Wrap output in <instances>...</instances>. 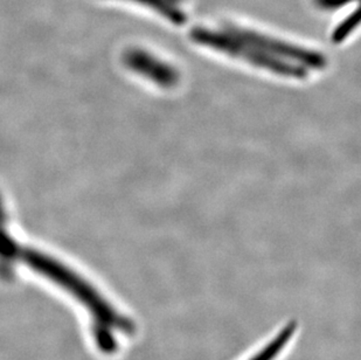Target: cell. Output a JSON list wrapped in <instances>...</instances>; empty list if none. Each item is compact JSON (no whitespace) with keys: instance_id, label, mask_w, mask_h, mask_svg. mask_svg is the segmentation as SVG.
I'll use <instances>...</instances> for the list:
<instances>
[{"instance_id":"cell-1","label":"cell","mask_w":361,"mask_h":360,"mask_svg":"<svg viewBox=\"0 0 361 360\" xmlns=\"http://www.w3.org/2000/svg\"><path fill=\"white\" fill-rule=\"evenodd\" d=\"M18 262L65 289L85 306L92 317L94 342L102 354H113L118 350L117 333L131 336L136 331L133 320L117 311L92 283L51 255L23 246L16 240L8 253V263L14 269Z\"/></svg>"},{"instance_id":"cell-2","label":"cell","mask_w":361,"mask_h":360,"mask_svg":"<svg viewBox=\"0 0 361 360\" xmlns=\"http://www.w3.org/2000/svg\"><path fill=\"white\" fill-rule=\"evenodd\" d=\"M190 37L195 44L221 52L224 54L240 59L242 61L275 74L295 78L307 76V69L302 66L293 65L275 58L273 55L240 40L239 37L231 35L221 26L219 28H195L192 30Z\"/></svg>"},{"instance_id":"cell-3","label":"cell","mask_w":361,"mask_h":360,"mask_svg":"<svg viewBox=\"0 0 361 360\" xmlns=\"http://www.w3.org/2000/svg\"><path fill=\"white\" fill-rule=\"evenodd\" d=\"M221 28L234 37H239L240 40L245 41L247 44H252L254 47L259 48L261 51L266 52L281 60H293L298 62L302 67L305 66L310 68H323L326 65V59L318 52L300 47L288 41L255 31L252 28H245L241 25L226 23Z\"/></svg>"},{"instance_id":"cell-4","label":"cell","mask_w":361,"mask_h":360,"mask_svg":"<svg viewBox=\"0 0 361 360\" xmlns=\"http://www.w3.org/2000/svg\"><path fill=\"white\" fill-rule=\"evenodd\" d=\"M123 61L130 71L142 75L163 88H172L180 78V75L177 69L173 68V66L169 65L167 62L140 48L126 52Z\"/></svg>"},{"instance_id":"cell-5","label":"cell","mask_w":361,"mask_h":360,"mask_svg":"<svg viewBox=\"0 0 361 360\" xmlns=\"http://www.w3.org/2000/svg\"><path fill=\"white\" fill-rule=\"evenodd\" d=\"M152 11L159 17L170 21L171 24L183 25L188 20L185 10V0H126Z\"/></svg>"},{"instance_id":"cell-6","label":"cell","mask_w":361,"mask_h":360,"mask_svg":"<svg viewBox=\"0 0 361 360\" xmlns=\"http://www.w3.org/2000/svg\"><path fill=\"white\" fill-rule=\"evenodd\" d=\"M296 323H290L284 326L281 330L277 336L274 337V340L269 344H267L262 350L257 352L255 356H252L250 360H275L282 351L286 349V345L289 344L293 335L296 332Z\"/></svg>"},{"instance_id":"cell-7","label":"cell","mask_w":361,"mask_h":360,"mask_svg":"<svg viewBox=\"0 0 361 360\" xmlns=\"http://www.w3.org/2000/svg\"><path fill=\"white\" fill-rule=\"evenodd\" d=\"M358 24L359 11L355 10L353 13L348 14V17L345 18L341 24L338 25L336 30H334V35H332V40L337 42V44L344 41L348 35H351L352 32L355 31V28L358 26Z\"/></svg>"},{"instance_id":"cell-8","label":"cell","mask_w":361,"mask_h":360,"mask_svg":"<svg viewBox=\"0 0 361 360\" xmlns=\"http://www.w3.org/2000/svg\"><path fill=\"white\" fill-rule=\"evenodd\" d=\"M314 5L323 11H336L358 0H314Z\"/></svg>"}]
</instances>
